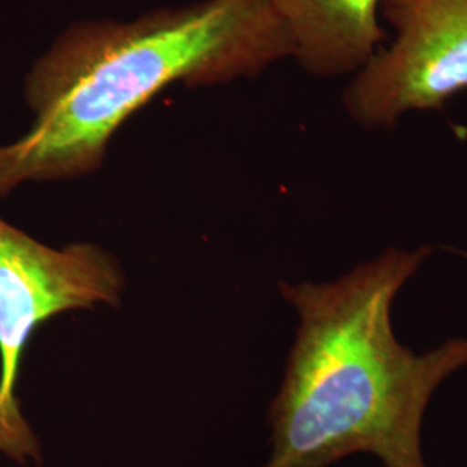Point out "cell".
Returning <instances> with one entry per match:
<instances>
[{
	"label": "cell",
	"instance_id": "277c9868",
	"mask_svg": "<svg viewBox=\"0 0 467 467\" xmlns=\"http://www.w3.org/2000/svg\"><path fill=\"white\" fill-rule=\"evenodd\" d=\"M393 38L351 77L343 104L368 130L397 127L467 90V0H384Z\"/></svg>",
	"mask_w": 467,
	"mask_h": 467
},
{
	"label": "cell",
	"instance_id": "5b68a950",
	"mask_svg": "<svg viewBox=\"0 0 467 467\" xmlns=\"http://www.w3.org/2000/svg\"><path fill=\"white\" fill-rule=\"evenodd\" d=\"M293 57L317 77L355 75L383 47L384 0H270Z\"/></svg>",
	"mask_w": 467,
	"mask_h": 467
},
{
	"label": "cell",
	"instance_id": "7a4b0ae2",
	"mask_svg": "<svg viewBox=\"0 0 467 467\" xmlns=\"http://www.w3.org/2000/svg\"><path fill=\"white\" fill-rule=\"evenodd\" d=\"M293 50L270 0H202L69 28L26 77L34 125L0 146V198L98 170L118 129L168 85L251 78Z\"/></svg>",
	"mask_w": 467,
	"mask_h": 467
},
{
	"label": "cell",
	"instance_id": "3957f363",
	"mask_svg": "<svg viewBox=\"0 0 467 467\" xmlns=\"http://www.w3.org/2000/svg\"><path fill=\"white\" fill-rule=\"evenodd\" d=\"M125 275L96 244L54 250L0 218V451L17 464L40 462V445L16 397L26 347L49 318L119 305Z\"/></svg>",
	"mask_w": 467,
	"mask_h": 467
},
{
	"label": "cell",
	"instance_id": "6da1fadb",
	"mask_svg": "<svg viewBox=\"0 0 467 467\" xmlns=\"http://www.w3.org/2000/svg\"><path fill=\"white\" fill-rule=\"evenodd\" d=\"M431 253L391 248L331 283L279 284L300 326L270 405L272 453L262 467H327L358 451L384 467H426L424 412L467 366V337L416 355L393 334L391 305Z\"/></svg>",
	"mask_w": 467,
	"mask_h": 467
}]
</instances>
